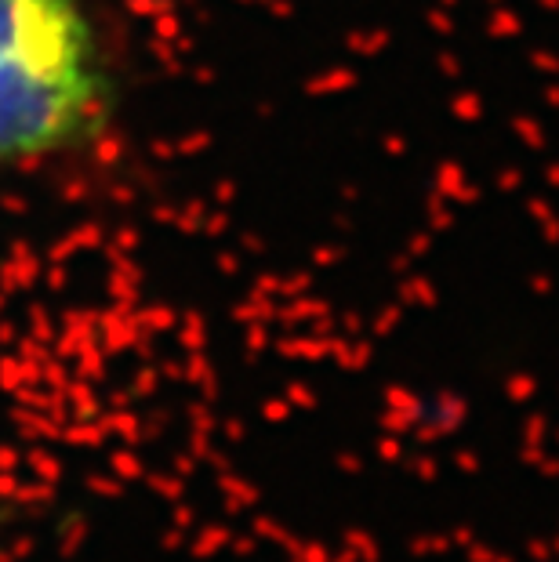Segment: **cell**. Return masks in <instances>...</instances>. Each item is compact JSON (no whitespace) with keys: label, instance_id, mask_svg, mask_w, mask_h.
I'll return each mask as SVG.
<instances>
[{"label":"cell","instance_id":"1","mask_svg":"<svg viewBox=\"0 0 559 562\" xmlns=\"http://www.w3.org/2000/svg\"><path fill=\"white\" fill-rule=\"evenodd\" d=\"M110 76L80 0H0V160H40L99 131Z\"/></svg>","mask_w":559,"mask_h":562}]
</instances>
